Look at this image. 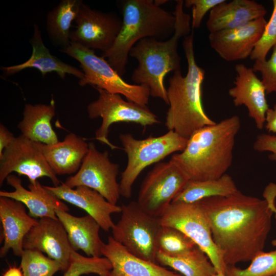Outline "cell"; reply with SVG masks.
I'll return each instance as SVG.
<instances>
[{
	"instance_id": "cell-33",
	"label": "cell",
	"mask_w": 276,
	"mask_h": 276,
	"mask_svg": "<svg viewBox=\"0 0 276 276\" xmlns=\"http://www.w3.org/2000/svg\"><path fill=\"white\" fill-rule=\"evenodd\" d=\"M272 4L271 17L249 57L255 61L266 60L269 51L276 45V0L272 1Z\"/></svg>"
},
{
	"instance_id": "cell-9",
	"label": "cell",
	"mask_w": 276,
	"mask_h": 276,
	"mask_svg": "<svg viewBox=\"0 0 276 276\" xmlns=\"http://www.w3.org/2000/svg\"><path fill=\"white\" fill-rule=\"evenodd\" d=\"M160 219L162 225L175 227L193 240L206 254L217 273L225 275L227 266L213 241L208 219L197 202H171Z\"/></svg>"
},
{
	"instance_id": "cell-39",
	"label": "cell",
	"mask_w": 276,
	"mask_h": 276,
	"mask_svg": "<svg viewBox=\"0 0 276 276\" xmlns=\"http://www.w3.org/2000/svg\"><path fill=\"white\" fill-rule=\"evenodd\" d=\"M265 127L269 132L276 133V104L266 112Z\"/></svg>"
},
{
	"instance_id": "cell-43",
	"label": "cell",
	"mask_w": 276,
	"mask_h": 276,
	"mask_svg": "<svg viewBox=\"0 0 276 276\" xmlns=\"http://www.w3.org/2000/svg\"><path fill=\"white\" fill-rule=\"evenodd\" d=\"M274 276H276V274H275V275H274Z\"/></svg>"
},
{
	"instance_id": "cell-13",
	"label": "cell",
	"mask_w": 276,
	"mask_h": 276,
	"mask_svg": "<svg viewBox=\"0 0 276 276\" xmlns=\"http://www.w3.org/2000/svg\"><path fill=\"white\" fill-rule=\"evenodd\" d=\"M71 31V41L87 48L106 52L112 47L122 26V18L114 12L91 8L83 2Z\"/></svg>"
},
{
	"instance_id": "cell-19",
	"label": "cell",
	"mask_w": 276,
	"mask_h": 276,
	"mask_svg": "<svg viewBox=\"0 0 276 276\" xmlns=\"http://www.w3.org/2000/svg\"><path fill=\"white\" fill-rule=\"evenodd\" d=\"M26 207L20 201L0 197V219L4 241L0 249L1 258L5 257L11 249L15 256L22 255L24 239L38 221L27 213Z\"/></svg>"
},
{
	"instance_id": "cell-27",
	"label": "cell",
	"mask_w": 276,
	"mask_h": 276,
	"mask_svg": "<svg viewBox=\"0 0 276 276\" xmlns=\"http://www.w3.org/2000/svg\"><path fill=\"white\" fill-rule=\"evenodd\" d=\"M82 0H62L50 10L46 18V30L52 43L60 49L71 43V28L75 21Z\"/></svg>"
},
{
	"instance_id": "cell-17",
	"label": "cell",
	"mask_w": 276,
	"mask_h": 276,
	"mask_svg": "<svg viewBox=\"0 0 276 276\" xmlns=\"http://www.w3.org/2000/svg\"><path fill=\"white\" fill-rule=\"evenodd\" d=\"M235 70V85L228 90V94L235 106L246 107L249 117L254 120L257 128L262 129L269 108L263 83L252 68L243 64L236 65Z\"/></svg>"
},
{
	"instance_id": "cell-24",
	"label": "cell",
	"mask_w": 276,
	"mask_h": 276,
	"mask_svg": "<svg viewBox=\"0 0 276 276\" xmlns=\"http://www.w3.org/2000/svg\"><path fill=\"white\" fill-rule=\"evenodd\" d=\"M265 7L253 0L224 1L213 8L206 25L210 33L237 28L264 17Z\"/></svg>"
},
{
	"instance_id": "cell-11",
	"label": "cell",
	"mask_w": 276,
	"mask_h": 276,
	"mask_svg": "<svg viewBox=\"0 0 276 276\" xmlns=\"http://www.w3.org/2000/svg\"><path fill=\"white\" fill-rule=\"evenodd\" d=\"M189 179L173 160L159 162L142 182L137 202L147 213L160 218Z\"/></svg>"
},
{
	"instance_id": "cell-22",
	"label": "cell",
	"mask_w": 276,
	"mask_h": 276,
	"mask_svg": "<svg viewBox=\"0 0 276 276\" xmlns=\"http://www.w3.org/2000/svg\"><path fill=\"white\" fill-rule=\"evenodd\" d=\"M32 47V53L30 57L25 62L9 66H1V70L6 76H11L20 71L34 68L40 72L44 77L49 73H56L62 79L67 74L72 75L79 80L83 78L84 74L82 70L63 62L52 55L44 45L39 27L34 24L33 35L30 40Z\"/></svg>"
},
{
	"instance_id": "cell-6",
	"label": "cell",
	"mask_w": 276,
	"mask_h": 276,
	"mask_svg": "<svg viewBox=\"0 0 276 276\" xmlns=\"http://www.w3.org/2000/svg\"><path fill=\"white\" fill-rule=\"evenodd\" d=\"M119 139L127 156V164L119 183L120 195L126 198L131 197L132 186L145 168L172 153L182 151L188 142L187 139L173 130L143 140L123 133L120 135Z\"/></svg>"
},
{
	"instance_id": "cell-40",
	"label": "cell",
	"mask_w": 276,
	"mask_h": 276,
	"mask_svg": "<svg viewBox=\"0 0 276 276\" xmlns=\"http://www.w3.org/2000/svg\"><path fill=\"white\" fill-rule=\"evenodd\" d=\"M3 276H23V274L20 268L13 266L9 267Z\"/></svg>"
},
{
	"instance_id": "cell-23",
	"label": "cell",
	"mask_w": 276,
	"mask_h": 276,
	"mask_svg": "<svg viewBox=\"0 0 276 276\" xmlns=\"http://www.w3.org/2000/svg\"><path fill=\"white\" fill-rule=\"evenodd\" d=\"M102 254L112 265L110 276H182L135 256L112 236L108 237Z\"/></svg>"
},
{
	"instance_id": "cell-15",
	"label": "cell",
	"mask_w": 276,
	"mask_h": 276,
	"mask_svg": "<svg viewBox=\"0 0 276 276\" xmlns=\"http://www.w3.org/2000/svg\"><path fill=\"white\" fill-rule=\"evenodd\" d=\"M267 22L262 17L237 28L210 33V46L226 61L245 59L250 57Z\"/></svg>"
},
{
	"instance_id": "cell-29",
	"label": "cell",
	"mask_w": 276,
	"mask_h": 276,
	"mask_svg": "<svg viewBox=\"0 0 276 276\" xmlns=\"http://www.w3.org/2000/svg\"><path fill=\"white\" fill-rule=\"evenodd\" d=\"M157 263L170 267L184 276H213L216 269L206 254L198 246L185 255L172 257L157 251Z\"/></svg>"
},
{
	"instance_id": "cell-38",
	"label": "cell",
	"mask_w": 276,
	"mask_h": 276,
	"mask_svg": "<svg viewBox=\"0 0 276 276\" xmlns=\"http://www.w3.org/2000/svg\"><path fill=\"white\" fill-rule=\"evenodd\" d=\"M15 137L4 125L1 124L0 156L2 155L4 150L12 143Z\"/></svg>"
},
{
	"instance_id": "cell-25",
	"label": "cell",
	"mask_w": 276,
	"mask_h": 276,
	"mask_svg": "<svg viewBox=\"0 0 276 276\" xmlns=\"http://www.w3.org/2000/svg\"><path fill=\"white\" fill-rule=\"evenodd\" d=\"M56 214L67 233L72 248L81 250L89 257H100L105 243L99 236L101 228L89 215L77 217L67 212L56 210Z\"/></svg>"
},
{
	"instance_id": "cell-7",
	"label": "cell",
	"mask_w": 276,
	"mask_h": 276,
	"mask_svg": "<svg viewBox=\"0 0 276 276\" xmlns=\"http://www.w3.org/2000/svg\"><path fill=\"white\" fill-rule=\"evenodd\" d=\"M59 51L80 63L84 76L79 80V85H90L110 93L118 94L125 97L127 100L142 106L148 104L150 94L147 86L126 82L107 60L96 55L94 50L71 42L68 47L59 49Z\"/></svg>"
},
{
	"instance_id": "cell-26",
	"label": "cell",
	"mask_w": 276,
	"mask_h": 276,
	"mask_svg": "<svg viewBox=\"0 0 276 276\" xmlns=\"http://www.w3.org/2000/svg\"><path fill=\"white\" fill-rule=\"evenodd\" d=\"M56 114L53 98L47 104H26L18 128L21 135L35 142L53 145L59 142L51 122Z\"/></svg>"
},
{
	"instance_id": "cell-20",
	"label": "cell",
	"mask_w": 276,
	"mask_h": 276,
	"mask_svg": "<svg viewBox=\"0 0 276 276\" xmlns=\"http://www.w3.org/2000/svg\"><path fill=\"white\" fill-rule=\"evenodd\" d=\"M45 187L61 200L84 210L105 231L114 225L111 215L122 211L121 206L110 203L99 192L86 186L71 188L61 183L56 187Z\"/></svg>"
},
{
	"instance_id": "cell-37",
	"label": "cell",
	"mask_w": 276,
	"mask_h": 276,
	"mask_svg": "<svg viewBox=\"0 0 276 276\" xmlns=\"http://www.w3.org/2000/svg\"><path fill=\"white\" fill-rule=\"evenodd\" d=\"M263 197L267 201L269 206L272 210L276 218V206L275 199L276 198V184L274 183H269L265 189L263 193ZM271 244L273 246H276V239L271 241Z\"/></svg>"
},
{
	"instance_id": "cell-5",
	"label": "cell",
	"mask_w": 276,
	"mask_h": 276,
	"mask_svg": "<svg viewBox=\"0 0 276 276\" xmlns=\"http://www.w3.org/2000/svg\"><path fill=\"white\" fill-rule=\"evenodd\" d=\"M122 26L112 47L102 53L110 66L122 77L126 72L131 48L140 40H166L174 34L176 18L153 0H124L121 3Z\"/></svg>"
},
{
	"instance_id": "cell-2",
	"label": "cell",
	"mask_w": 276,
	"mask_h": 276,
	"mask_svg": "<svg viewBox=\"0 0 276 276\" xmlns=\"http://www.w3.org/2000/svg\"><path fill=\"white\" fill-rule=\"evenodd\" d=\"M241 127L234 115L195 131L185 148L171 159L185 173L189 180L217 179L231 166L236 136Z\"/></svg>"
},
{
	"instance_id": "cell-14",
	"label": "cell",
	"mask_w": 276,
	"mask_h": 276,
	"mask_svg": "<svg viewBox=\"0 0 276 276\" xmlns=\"http://www.w3.org/2000/svg\"><path fill=\"white\" fill-rule=\"evenodd\" d=\"M12 172L27 176L30 182L49 178L54 186L60 184L42 153L33 142L22 135L15 137L0 156V185Z\"/></svg>"
},
{
	"instance_id": "cell-16",
	"label": "cell",
	"mask_w": 276,
	"mask_h": 276,
	"mask_svg": "<svg viewBox=\"0 0 276 276\" xmlns=\"http://www.w3.org/2000/svg\"><path fill=\"white\" fill-rule=\"evenodd\" d=\"M24 249H36L59 262L66 271L71 263V247L66 230L60 220L43 217L25 236Z\"/></svg>"
},
{
	"instance_id": "cell-31",
	"label": "cell",
	"mask_w": 276,
	"mask_h": 276,
	"mask_svg": "<svg viewBox=\"0 0 276 276\" xmlns=\"http://www.w3.org/2000/svg\"><path fill=\"white\" fill-rule=\"evenodd\" d=\"M20 257L23 276H53L59 270H63L59 262L36 249H24Z\"/></svg>"
},
{
	"instance_id": "cell-12",
	"label": "cell",
	"mask_w": 276,
	"mask_h": 276,
	"mask_svg": "<svg viewBox=\"0 0 276 276\" xmlns=\"http://www.w3.org/2000/svg\"><path fill=\"white\" fill-rule=\"evenodd\" d=\"M119 171V165L110 160L108 152H100L90 142L79 170L64 183L71 188L87 187L99 192L110 203L117 204L121 196L117 180Z\"/></svg>"
},
{
	"instance_id": "cell-36",
	"label": "cell",
	"mask_w": 276,
	"mask_h": 276,
	"mask_svg": "<svg viewBox=\"0 0 276 276\" xmlns=\"http://www.w3.org/2000/svg\"><path fill=\"white\" fill-rule=\"evenodd\" d=\"M253 148L259 152H270L269 159L276 161V135L266 133L259 134L254 143Z\"/></svg>"
},
{
	"instance_id": "cell-3",
	"label": "cell",
	"mask_w": 276,
	"mask_h": 276,
	"mask_svg": "<svg viewBox=\"0 0 276 276\" xmlns=\"http://www.w3.org/2000/svg\"><path fill=\"white\" fill-rule=\"evenodd\" d=\"M176 2L173 12L176 18L173 35L166 40L143 38L131 48L129 54L138 61L131 75L132 81L147 86L150 96L163 100L167 105L169 102L164 79L169 73L181 70L178 42L181 38L191 33L192 28L191 17L183 11L184 1Z\"/></svg>"
},
{
	"instance_id": "cell-35",
	"label": "cell",
	"mask_w": 276,
	"mask_h": 276,
	"mask_svg": "<svg viewBox=\"0 0 276 276\" xmlns=\"http://www.w3.org/2000/svg\"><path fill=\"white\" fill-rule=\"evenodd\" d=\"M224 0H186L184 6L187 8H192L191 27L193 29L200 27L201 21L205 15L218 4Z\"/></svg>"
},
{
	"instance_id": "cell-28",
	"label": "cell",
	"mask_w": 276,
	"mask_h": 276,
	"mask_svg": "<svg viewBox=\"0 0 276 276\" xmlns=\"http://www.w3.org/2000/svg\"><path fill=\"white\" fill-rule=\"evenodd\" d=\"M238 191L232 177L225 173L217 179L188 181L171 202L194 203L209 197L228 196Z\"/></svg>"
},
{
	"instance_id": "cell-30",
	"label": "cell",
	"mask_w": 276,
	"mask_h": 276,
	"mask_svg": "<svg viewBox=\"0 0 276 276\" xmlns=\"http://www.w3.org/2000/svg\"><path fill=\"white\" fill-rule=\"evenodd\" d=\"M198 246L180 230L162 225L157 237V251L166 255L177 257L187 255Z\"/></svg>"
},
{
	"instance_id": "cell-41",
	"label": "cell",
	"mask_w": 276,
	"mask_h": 276,
	"mask_svg": "<svg viewBox=\"0 0 276 276\" xmlns=\"http://www.w3.org/2000/svg\"><path fill=\"white\" fill-rule=\"evenodd\" d=\"M167 2H169V1L167 0H154V3L158 6L160 7L162 5L166 3Z\"/></svg>"
},
{
	"instance_id": "cell-32",
	"label": "cell",
	"mask_w": 276,
	"mask_h": 276,
	"mask_svg": "<svg viewBox=\"0 0 276 276\" xmlns=\"http://www.w3.org/2000/svg\"><path fill=\"white\" fill-rule=\"evenodd\" d=\"M275 274L276 250L260 252L245 269L227 266L225 273V276H274Z\"/></svg>"
},
{
	"instance_id": "cell-4",
	"label": "cell",
	"mask_w": 276,
	"mask_h": 276,
	"mask_svg": "<svg viewBox=\"0 0 276 276\" xmlns=\"http://www.w3.org/2000/svg\"><path fill=\"white\" fill-rule=\"evenodd\" d=\"M193 32L185 37L182 47L188 63V72L182 76L181 70L173 72L169 80L167 97L169 108L165 126L188 139L198 129L216 122L206 113L202 102V85L205 71L196 62Z\"/></svg>"
},
{
	"instance_id": "cell-42",
	"label": "cell",
	"mask_w": 276,
	"mask_h": 276,
	"mask_svg": "<svg viewBox=\"0 0 276 276\" xmlns=\"http://www.w3.org/2000/svg\"><path fill=\"white\" fill-rule=\"evenodd\" d=\"M213 276H225V275H223V274H220L216 273L215 275H214Z\"/></svg>"
},
{
	"instance_id": "cell-1",
	"label": "cell",
	"mask_w": 276,
	"mask_h": 276,
	"mask_svg": "<svg viewBox=\"0 0 276 276\" xmlns=\"http://www.w3.org/2000/svg\"><path fill=\"white\" fill-rule=\"evenodd\" d=\"M197 202L208 219L213 241L226 266L251 261L263 251L273 214L265 199L239 190Z\"/></svg>"
},
{
	"instance_id": "cell-10",
	"label": "cell",
	"mask_w": 276,
	"mask_h": 276,
	"mask_svg": "<svg viewBox=\"0 0 276 276\" xmlns=\"http://www.w3.org/2000/svg\"><path fill=\"white\" fill-rule=\"evenodd\" d=\"M95 88L98 91L99 96L96 100L87 105L88 116L91 119H102V124L95 132V139L111 149L118 148L111 144L108 138L109 128L112 124L131 122L147 126L160 123L157 116L147 106L126 101L120 94Z\"/></svg>"
},
{
	"instance_id": "cell-21",
	"label": "cell",
	"mask_w": 276,
	"mask_h": 276,
	"mask_svg": "<svg viewBox=\"0 0 276 276\" xmlns=\"http://www.w3.org/2000/svg\"><path fill=\"white\" fill-rule=\"evenodd\" d=\"M35 143L57 175L76 173L89 149V143L74 133H68L63 141L53 145Z\"/></svg>"
},
{
	"instance_id": "cell-18",
	"label": "cell",
	"mask_w": 276,
	"mask_h": 276,
	"mask_svg": "<svg viewBox=\"0 0 276 276\" xmlns=\"http://www.w3.org/2000/svg\"><path fill=\"white\" fill-rule=\"evenodd\" d=\"M7 184L14 188L13 191H0V197H8L22 203L29 210L33 218L50 217L57 219L56 210L68 212L69 208L53 192L42 186L39 181L30 182L29 190L22 185L21 179L10 174L6 178Z\"/></svg>"
},
{
	"instance_id": "cell-8",
	"label": "cell",
	"mask_w": 276,
	"mask_h": 276,
	"mask_svg": "<svg viewBox=\"0 0 276 276\" xmlns=\"http://www.w3.org/2000/svg\"><path fill=\"white\" fill-rule=\"evenodd\" d=\"M121 216L112 229L113 238L130 252L157 263V241L162 226L160 218L146 213L137 201L122 206Z\"/></svg>"
},
{
	"instance_id": "cell-34",
	"label": "cell",
	"mask_w": 276,
	"mask_h": 276,
	"mask_svg": "<svg viewBox=\"0 0 276 276\" xmlns=\"http://www.w3.org/2000/svg\"><path fill=\"white\" fill-rule=\"evenodd\" d=\"M252 68L261 74L266 94L276 93V45L273 47L269 59L255 61Z\"/></svg>"
}]
</instances>
